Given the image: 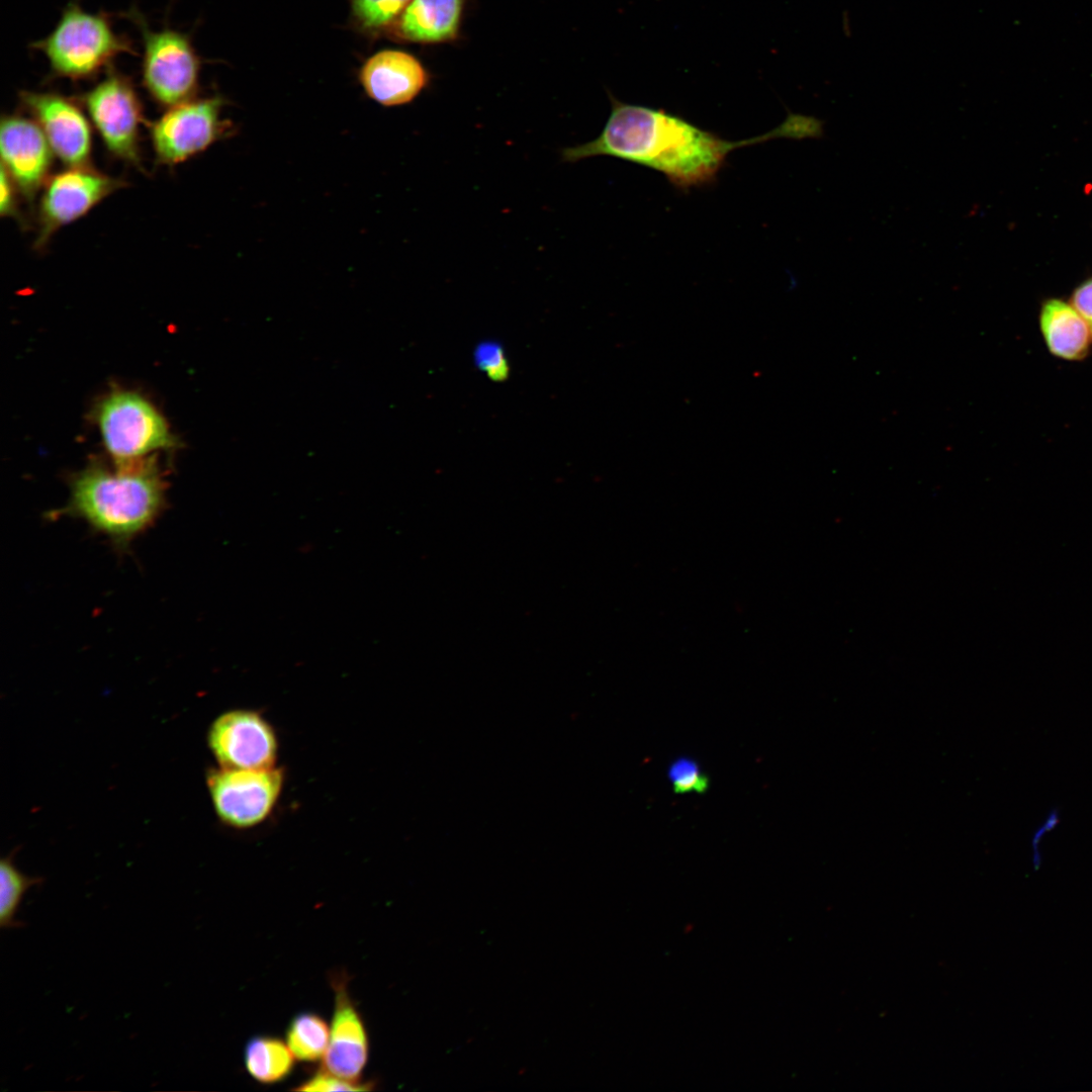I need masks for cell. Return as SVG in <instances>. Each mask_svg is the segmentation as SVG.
I'll return each mask as SVG.
<instances>
[{"instance_id": "1", "label": "cell", "mask_w": 1092, "mask_h": 1092, "mask_svg": "<svg viewBox=\"0 0 1092 1092\" xmlns=\"http://www.w3.org/2000/svg\"><path fill=\"white\" fill-rule=\"evenodd\" d=\"M610 99L611 113L601 133L593 141L562 149V162L613 157L657 171L674 187L687 191L712 183L733 150L776 139L825 136L824 119L789 111L769 131L732 142L663 109L621 102L613 96Z\"/></svg>"}, {"instance_id": "2", "label": "cell", "mask_w": 1092, "mask_h": 1092, "mask_svg": "<svg viewBox=\"0 0 1092 1092\" xmlns=\"http://www.w3.org/2000/svg\"><path fill=\"white\" fill-rule=\"evenodd\" d=\"M113 464L95 461L76 473L61 512L84 520L122 549L162 513L166 482L154 455Z\"/></svg>"}, {"instance_id": "3", "label": "cell", "mask_w": 1092, "mask_h": 1092, "mask_svg": "<svg viewBox=\"0 0 1092 1092\" xmlns=\"http://www.w3.org/2000/svg\"><path fill=\"white\" fill-rule=\"evenodd\" d=\"M48 61L51 78L88 80L113 68L123 54L134 55L131 41L116 32L104 12H88L70 2L54 29L31 43Z\"/></svg>"}, {"instance_id": "4", "label": "cell", "mask_w": 1092, "mask_h": 1092, "mask_svg": "<svg viewBox=\"0 0 1092 1092\" xmlns=\"http://www.w3.org/2000/svg\"><path fill=\"white\" fill-rule=\"evenodd\" d=\"M95 421L115 463L136 461L177 445L168 422L144 395L114 389L96 405Z\"/></svg>"}, {"instance_id": "5", "label": "cell", "mask_w": 1092, "mask_h": 1092, "mask_svg": "<svg viewBox=\"0 0 1092 1092\" xmlns=\"http://www.w3.org/2000/svg\"><path fill=\"white\" fill-rule=\"evenodd\" d=\"M128 18L142 34V84L150 97L166 109L195 98L200 60L190 36L169 26L151 29L136 9Z\"/></svg>"}, {"instance_id": "6", "label": "cell", "mask_w": 1092, "mask_h": 1092, "mask_svg": "<svg viewBox=\"0 0 1092 1092\" xmlns=\"http://www.w3.org/2000/svg\"><path fill=\"white\" fill-rule=\"evenodd\" d=\"M77 99L107 152L115 159L141 167L140 140L145 117L143 103L131 79L111 68Z\"/></svg>"}, {"instance_id": "7", "label": "cell", "mask_w": 1092, "mask_h": 1092, "mask_svg": "<svg viewBox=\"0 0 1092 1092\" xmlns=\"http://www.w3.org/2000/svg\"><path fill=\"white\" fill-rule=\"evenodd\" d=\"M125 186L122 179L102 173L91 165L67 167L51 175L39 198L34 250H43L60 229L81 218Z\"/></svg>"}, {"instance_id": "8", "label": "cell", "mask_w": 1092, "mask_h": 1092, "mask_svg": "<svg viewBox=\"0 0 1092 1092\" xmlns=\"http://www.w3.org/2000/svg\"><path fill=\"white\" fill-rule=\"evenodd\" d=\"M223 104L218 96L195 97L166 109L149 123L157 162L166 166L178 165L225 136L230 129L221 117Z\"/></svg>"}, {"instance_id": "9", "label": "cell", "mask_w": 1092, "mask_h": 1092, "mask_svg": "<svg viewBox=\"0 0 1092 1092\" xmlns=\"http://www.w3.org/2000/svg\"><path fill=\"white\" fill-rule=\"evenodd\" d=\"M206 784L219 820L233 828L261 824L281 795L284 775L279 767L265 769H210Z\"/></svg>"}, {"instance_id": "10", "label": "cell", "mask_w": 1092, "mask_h": 1092, "mask_svg": "<svg viewBox=\"0 0 1092 1092\" xmlns=\"http://www.w3.org/2000/svg\"><path fill=\"white\" fill-rule=\"evenodd\" d=\"M19 101L66 167L91 165V121L77 98L53 91L23 90Z\"/></svg>"}, {"instance_id": "11", "label": "cell", "mask_w": 1092, "mask_h": 1092, "mask_svg": "<svg viewBox=\"0 0 1092 1092\" xmlns=\"http://www.w3.org/2000/svg\"><path fill=\"white\" fill-rule=\"evenodd\" d=\"M207 742L220 767L265 769L276 766L277 735L258 711L236 709L222 713L211 723Z\"/></svg>"}, {"instance_id": "12", "label": "cell", "mask_w": 1092, "mask_h": 1092, "mask_svg": "<svg viewBox=\"0 0 1092 1092\" xmlns=\"http://www.w3.org/2000/svg\"><path fill=\"white\" fill-rule=\"evenodd\" d=\"M1 167L22 197L33 201L51 176L53 149L39 125L19 113L4 114L0 125Z\"/></svg>"}, {"instance_id": "13", "label": "cell", "mask_w": 1092, "mask_h": 1092, "mask_svg": "<svg viewBox=\"0 0 1092 1092\" xmlns=\"http://www.w3.org/2000/svg\"><path fill=\"white\" fill-rule=\"evenodd\" d=\"M345 975L332 978L335 1007L323 1069L345 1080L360 1082L368 1060L369 1042L362 1017L348 992Z\"/></svg>"}, {"instance_id": "14", "label": "cell", "mask_w": 1092, "mask_h": 1092, "mask_svg": "<svg viewBox=\"0 0 1092 1092\" xmlns=\"http://www.w3.org/2000/svg\"><path fill=\"white\" fill-rule=\"evenodd\" d=\"M359 80L371 99L390 107L412 102L427 86L429 78L415 56L399 50H383L365 61Z\"/></svg>"}, {"instance_id": "15", "label": "cell", "mask_w": 1092, "mask_h": 1092, "mask_svg": "<svg viewBox=\"0 0 1092 1092\" xmlns=\"http://www.w3.org/2000/svg\"><path fill=\"white\" fill-rule=\"evenodd\" d=\"M465 0H412L397 22L402 38L421 43L454 39L459 31Z\"/></svg>"}, {"instance_id": "16", "label": "cell", "mask_w": 1092, "mask_h": 1092, "mask_svg": "<svg viewBox=\"0 0 1092 1092\" xmlns=\"http://www.w3.org/2000/svg\"><path fill=\"white\" fill-rule=\"evenodd\" d=\"M1039 326L1053 355L1065 360H1079L1087 355L1092 334L1071 303L1046 300L1040 310Z\"/></svg>"}, {"instance_id": "17", "label": "cell", "mask_w": 1092, "mask_h": 1092, "mask_svg": "<svg viewBox=\"0 0 1092 1092\" xmlns=\"http://www.w3.org/2000/svg\"><path fill=\"white\" fill-rule=\"evenodd\" d=\"M245 1066L249 1074L264 1084L285 1079L292 1071L294 1056L288 1045L272 1036H255L245 1048Z\"/></svg>"}, {"instance_id": "18", "label": "cell", "mask_w": 1092, "mask_h": 1092, "mask_svg": "<svg viewBox=\"0 0 1092 1092\" xmlns=\"http://www.w3.org/2000/svg\"><path fill=\"white\" fill-rule=\"evenodd\" d=\"M330 1039L326 1021L317 1014L303 1012L289 1023L286 1041L294 1058L303 1062H315L323 1058Z\"/></svg>"}, {"instance_id": "19", "label": "cell", "mask_w": 1092, "mask_h": 1092, "mask_svg": "<svg viewBox=\"0 0 1092 1092\" xmlns=\"http://www.w3.org/2000/svg\"><path fill=\"white\" fill-rule=\"evenodd\" d=\"M41 879L27 877L21 873L10 857H3L0 862V926L19 928L23 923L16 918L24 894L29 888L39 884Z\"/></svg>"}, {"instance_id": "20", "label": "cell", "mask_w": 1092, "mask_h": 1092, "mask_svg": "<svg viewBox=\"0 0 1092 1092\" xmlns=\"http://www.w3.org/2000/svg\"><path fill=\"white\" fill-rule=\"evenodd\" d=\"M412 0H352V8L358 21L366 28L375 29L390 23L400 15Z\"/></svg>"}, {"instance_id": "21", "label": "cell", "mask_w": 1092, "mask_h": 1092, "mask_svg": "<svg viewBox=\"0 0 1092 1092\" xmlns=\"http://www.w3.org/2000/svg\"><path fill=\"white\" fill-rule=\"evenodd\" d=\"M668 778L676 794L705 793L709 788V778L697 761L688 757L674 760L668 768Z\"/></svg>"}, {"instance_id": "22", "label": "cell", "mask_w": 1092, "mask_h": 1092, "mask_svg": "<svg viewBox=\"0 0 1092 1092\" xmlns=\"http://www.w3.org/2000/svg\"><path fill=\"white\" fill-rule=\"evenodd\" d=\"M372 1083L352 1082L333 1075L326 1070L317 1071L312 1077L301 1083L295 1091H369Z\"/></svg>"}, {"instance_id": "23", "label": "cell", "mask_w": 1092, "mask_h": 1092, "mask_svg": "<svg viewBox=\"0 0 1092 1092\" xmlns=\"http://www.w3.org/2000/svg\"><path fill=\"white\" fill-rule=\"evenodd\" d=\"M0 194L1 216L13 218L19 223H23L19 202V197H22V195L8 173L2 167L0 175Z\"/></svg>"}, {"instance_id": "24", "label": "cell", "mask_w": 1092, "mask_h": 1092, "mask_svg": "<svg viewBox=\"0 0 1092 1092\" xmlns=\"http://www.w3.org/2000/svg\"><path fill=\"white\" fill-rule=\"evenodd\" d=\"M477 364L492 378L500 379L507 372L502 349L494 344H484L477 349Z\"/></svg>"}, {"instance_id": "25", "label": "cell", "mask_w": 1092, "mask_h": 1092, "mask_svg": "<svg viewBox=\"0 0 1092 1092\" xmlns=\"http://www.w3.org/2000/svg\"><path fill=\"white\" fill-rule=\"evenodd\" d=\"M1071 304L1083 317L1092 334V278L1076 288Z\"/></svg>"}, {"instance_id": "26", "label": "cell", "mask_w": 1092, "mask_h": 1092, "mask_svg": "<svg viewBox=\"0 0 1092 1092\" xmlns=\"http://www.w3.org/2000/svg\"><path fill=\"white\" fill-rule=\"evenodd\" d=\"M1059 821H1060L1059 811L1057 809H1054L1046 816L1043 823L1040 824L1037 827V829L1035 830V832L1033 833V836L1031 838V847H1032V866H1033V869L1035 871L1041 864V857H1040V853L1038 851V843L1040 842L1042 837L1048 832L1052 831L1058 825Z\"/></svg>"}]
</instances>
